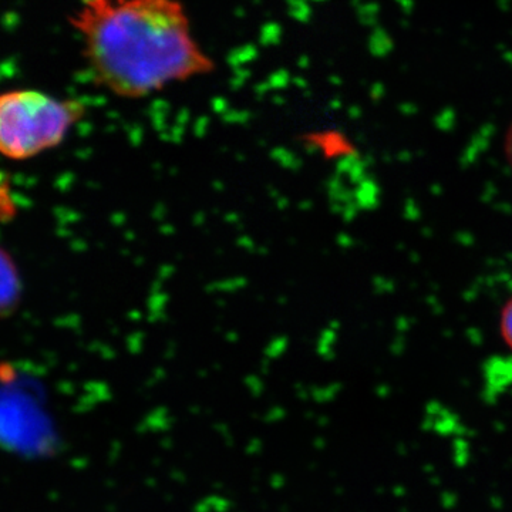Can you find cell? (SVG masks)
Instances as JSON below:
<instances>
[{
    "mask_svg": "<svg viewBox=\"0 0 512 512\" xmlns=\"http://www.w3.org/2000/svg\"><path fill=\"white\" fill-rule=\"evenodd\" d=\"M67 22L92 82L120 99H146L217 69L183 0H80Z\"/></svg>",
    "mask_w": 512,
    "mask_h": 512,
    "instance_id": "cell-1",
    "label": "cell"
},
{
    "mask_svg": "<svg viewBox=\"0 0 512 512\" xmlns=\"http://www.w3.org/2000/svg\"><path fill=\"white\" fill-rule=\"evenodd\" d=\"M86 116L79 99L36 89H12L0 97V150L10 160H28L63 143Z\"/></svg>",
    "mask_w": 512,
    "mask_h": 512,
    "instance_id": "cell-2",
    "label": "cell"
},
{
    "mask_svg": "<svg viewBox=\"0 0 512 512\" xmlns=\"http://www.w3.org/2000/svg\"><path fill=\"white\" fill-rule=\"evenodd\" d=\"M498 333L505 348L512 353V295L501 306L498 316Z\"/></svg>",
    "mask_w": 512,
    "mask_h": 512,
    "instance_id": "cell-3",
    "label": "cell"
},
{
    "mask_svg": "<svg viewBox=\"0 0 512 512\" xmlns=\"http://www.w3.org/2000/svg\"><path fill=\"white\" fill-rule=\"evenodd\" d=\"M503 151L505 161H507L512 170V123L508 126L507 131H505Z\"/></svg>",
    "mask_w": 512,
    "mask_h": 512,
    "instance_id": "cell-4",
    "label": "cell"
}]
</instances>
